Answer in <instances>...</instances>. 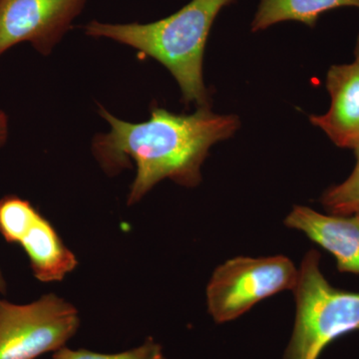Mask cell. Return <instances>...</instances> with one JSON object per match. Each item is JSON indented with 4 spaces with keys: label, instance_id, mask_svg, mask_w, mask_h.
I'll return each instance as SVG.
<instances>
[{
    "label": "cell",
    "instance_id": "16",
    "mask_svg": "<svg viewBox=\"0 0 359 359\" xmlns=\"http://www.w3.org/2000/svg\"><path fill=\"white\" fill-rule=\"evenodd\" d=\"M354 55H355V61H354V63L359 67V35L358 41H356L355 49H354Z\"/></svg>",
    "mask_w": 359,
    "mask_h": 359
},
{
    "label": "cell",
    "instance_id": "8",
    "mask_svg": "<svg viewBox=\"0 0 359 359\" xmlns=\"http://www.w3.org/2000/svg\"><path fill=\"white\" fill-rule=\"evenodd\" d=\"M332 98L330 110L309 120L340 148L359 146V67L355 63L334 65L327 76Z\"/></svg>",
    "mask_w": 359,
    "mask_h": 359
},
{
    "label": "cell",
    "instance_id": "11",
    "mask_svg": "<svg viewBox=\"0 0 359 359\" xmlns=\"http://www.w3.org/2000/svg\"><path fill=\"white\" fill-rule=\"evenodd\" d=\"M40 212L18 196L0 199V233L7 243L18 244Z\"/></svg>",
    "mask_w": 359,
    "mask_h": 359
},
{
    "label": "cell",
    "instance_id": "2",
    "mask_svg": "<svg viewBox=\"0 0 359 359\" xmlns=\"http://www.w3.org/2000/svg\"><path fill=\"white\" fill-rule=\"evenodd\" d=\"M235 0H191L168 18L150 23H107L92 20L88 36L108 39L132 47L164 65L181 89L186 105L210 106L203 78V58L212 23Z\"/></svg>",
    "mask_w": 359,
    "mask_h": 359
},
{
    "label": "cell",
    "instance_id": "10",
    "mask_svg": "<svg viewBox=\"0 0 359 359\" xmlns=\"http://www.w3.org/2000/svg\"><path fill=\"white\" fill-rule=\"evenodd\" d=\"M342 7L359 9V0H261L252 32H262L283 21H297L314 27L323 13Z\"/></svg>",
    "mask_w": 359,
    "mask_h": 359
},
{
    "label": "cell",
    "instance_id": "3",
    "mask_svg": "<svg viewBox=\"0 0 359 359\" xmlns=\"http://www.w3.org/2000/svg\"><path fill=\"white\" fill-rule=\"evenodd\" d=\"M316 250L304 256L294 287V330L283 359H318L332 341L359 332V292L332 287Z\"/></svg>",
    "mask_w": 359,
    "mask_h": 359
},
{
    "label": "cell",
    "instance_id": "5",
    "mask_svg": "<svg viewBox=\"0 0 359 359\" xmlns=\"http://www.w3.org/2000/svg\"><path fill=\"white\" fill-rule=\"evenodd\" d=\"M299 271L283 256L238 257L219 266L207 287L208 311L217 323L235 320L257 302L294 290Z\"/></svg>",
    "mask_w": 359,
    "mask_h": 359
},
{
    "label": "cell",
    "instance_id": "6",
    "mask_svg": "<svg viewBox=\"0 0 359 359\" xmlns=\"http://www.w3.org/2000/svg\"><path fill=\"white\" fill-rule=\"evenodd\" d=\"M86 4L87 0H0V56L22 42L49 55Z\"/></svg>",
    "mask_w": 359,
    "mask_h": 359
},
{
    "label": "cell",
    "instance_id": "4",
    "mask_svg": "<svg viewBox=\"0 0 359 359\" xmlns=\"http://www.w3.org/2000/svg\"><path fill=\"white\" fill-rule=\"evenodd\" d=\"M79 327L76 308L56 294L27 304L0 299V359H36L55 353Z\"/></svg>",
    "mask_w": 359,
    "mask_h": 359
},
{
    "label": "cell",
    "instance_id": "7",
    "mask_svg": "<svg viewBox=\"0 0 359 359\" xmlns=\"http://www.w3.org/2000/svg\"><path fill=\"white\" fill-rule=\"evenodd\" d=\"M285 224L330 252L340 273L359 276V214L323 215L311 208L295 205Z\"/></svg>",
    "mask_w": 359,
    "mask_h": 359
},
{
    "label": "cell",
    "instance_id": "13",
    "mask_svg": "<svg viewBox=\"0 0 359 359\" xmlns=\"http://www.w3.org/2000/svg\"><path fill=\"white\" fill-rule=\"evenodd\" d=\"M52 359H165V356L161 344L149 337L140 346L124 353H98L87 349L74 351L65 346L55 351Z\"/></svg>",
    "mask_w": 359,
    "mask_h": 359
},
{
    "label": "cell",
    "instance_id": "14",
    "mask_svg": "<svg viewBox=\"0 0 359 359\" xmlns=\"http://www.w3.org/2000/svg\"><path fill=\"white\" fill-rule=\"evenodd\" d=\"M8 137V118L6 113L0 111V147L6 144Z\"/></svg>",
    "mask_w": 359,
    "mask_h": 359
},
{
    "label": "cell",
    "instance_id": "12",
    "mask_svg": "<svg viewBox=\"0 0 359 359\" xmlns=\"http://www.w3.org/2000/svg\"><path fill=\"white\" fill-rule=\"evenodd\" d=\"M355 168L339 185L332 187L323 194L321 203L327 212L339 216L359 214V146L354 149Z\"/></svg>",
    "mask_w": 359,
    "mask_h": 359
},
{
    "label": "cell",
    "instance_id": "9",
    "mask_svg": "<svg viewBox=\"0 0 359 359\" xmlns=\"http://www.w3.org/2000/svg\"><path fill=\"white\" fill-rule=\"evenodd\" d=\"M25 250L33 275L42 283L60 282L78 264L75 255L61 240L57 231L41 214L18 243Z\"/></svg>",
    "mask_w": 359,
    "mask_h": 359
},
{
    "label": "cell",
    "instance_id": "15",
    "mask_svg": "<svg viewBox=\"0 0 359 359\" xmlns=\"http://www.w3.org/2000/svg\"><path fill=\"white\" fill-rule=\"evenodd\" d=\"M6 283L4 280V275H2L1 269H0V292H6Z\"/></svg>",
    "mask_w": 359,
    "mask_h": 359
},
{
    "label": "cell",
    "instance_id": "1",
    "mask_svg": "<svg viewBox=\"0 0 359 359\" xmlns=\"http://www.w3.org/2000/svg\"><path fill=\"white\" fill-rule=\"evenodd\" d=\"M99 114L110 125V131L96 135L92 143L103 171L115 176L131 167L132 161L137 168L129 205L164 179L188 188L199 185L210 148L231 138L240 127L237 116L215 114L210 106L189 115L156 107L147 121L141 123L118 119L101 105Z\"/></svg>",
    "mask_w": 359,
    "mask_h": 359
}]
</instances>
